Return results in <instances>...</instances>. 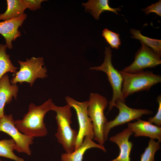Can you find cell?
Segmentation results:
<instances>
[{"mask_svg": "<svg viewBox=\"0 0 161 161\" xmlns=\"http://www.w3.org/2000/svg\"><path fill=\"white\" fill-rule=\"evenodd\" d=\"M54 104L50 99L39 106L30 103L28 111L23 118L15 121V127L21 133L30 137L34 138L47 135L48 131L44 118L47 112L52 110Z\"/></svg>", "mask_w": 161, "mask_h": 161, "instance_id": "6da1fadb", "label": "cell"}, {"mask_svg": "<svg viewBox=\"0 0 161 161\" xmlns=\"http://www.w3.org/2000/svg\"><path fill=\"white\" fill-rule=\"evenodd\" d=\"M71 106L69 104L63 106L54 104L52 110L56 113L55 119L58 128L55 134L58 142L61 144L66 153L74 151L78 132L71 127L72 112Z\"/></svg>", "mask_w": 161, "mask_h": 161, "instance_id": "7a4b0ae2", "label": "cell"}, {"mask_svg": "<svg viewBox=\"0 0 161 161\" xmlns=\"http://www.w3.org/2000/svg\"><path fill=\"white\" fill-rule=\"evenodd\" d=\"M119 71L123 78L122 93L125 99L135 92L148 91L153 86L161 81L160 75L149 70L134 73Z\"/></svg>", "mask_w": 161, "mask_h": 161, "instance_id": "3957f363", "label": "cell"}, {"mask_svg": "<svg viewBox=\"0 0 161 161\" xmlns=\"http://www.w3.org/2000/svg\"><path fill=\"white\" fill-rule=\"evenodd\" d=\"M88 101L87 112L92 123L94 139L99 144L103 145L105 142L104 128L108 121L104 111L107 106L108 100L105 97L98 93H91Z\"/></svg>", "mask_w": 161, "mask_h": 161, "instance_id": "277c9868", "label": "cell"}, {"mask_svg": "<svg viewBox=\"0 0 161 161\" xmlns=\"http://www.w3.org/2000/svg\"><path fill=\"white\" fill-rule=\"evenodd\" d=\"M18 62L20 65L19 70L13 75L14 77L10 80L12 84L26 82L32 86L36 79H43L48 76L46 68L42 67L44 63L42 57H32L27 58L25 61L18 60Z\"/></svg>", "mask_w": 161, "mask_h": 161, "instance_id": "5b68a950", "label": "cell"}, {"mask_svg": "<svg viewBox=\"0 0 161 161\" xmlns=\"http://www.w3.org/2000/svg\"><path fill=\"white\" fill-rule=\"evenodd\" d=\"M103 62L100 66L90 68V69L102 71L107 75L108 80L113 90L112 99L108 103V109L111 110L116 106V101L120 99L125 101L122 93L123 78L119 71L115 69L112 62V50L109 47H106Z\"/></svg>", "mask_w": 161, "mask_h": 161, "instance_id": "8992f818", "label": "cell"}, {"mask_svg": "<svg viewBox=\"0 0 161 161\" xmlns=\"http://www.w3.org/2000/svg\"><path fill=\"white\" fill-rule=\"evenodd\" d=\"M65 100L75 110L79 125V129L76 142L75 150L78 148L82 144L84 138L88 136L92 139L94 137L93 126L92 120L87 112L88 101L79 102L68 96Z\"/></svg>", "mask_w": 161, "mask_h": 161, "instance_id": "52a82bcc", "label": "cell"}, {"mask_svg": "<svg viewBox=\"0 0 161 161\" xmlns=\"http://www.w3.org/2000/svg\"><path fill=\"white\" fill-rule=\"evenodd\" d=\"M15 121L12 114H4L0 119V132L7 134L12 138L15 143V150L30 156L32 151L30 146L33 143L34 137L21 133L15 127Z\"/></svg>", "mask_w": 161, "mask_h": 161, "instance_id": "ba28073f", "label": "cell"}, {"mask_svg": "<svg viewBox=\"0 0 161 161\" xmlns=\"http://www.w3.org/2000/svg\"><path fill=\"white\" fill-rule=\"evenodd\" d=\"M115 103L119 113L114 119L108 121L104 127L103 136L105 141L107 140L109 132L112 128L139 119L143 115L151 114L153 113L147 109L131 108L126 105L125 101L119 99L116 101Z\"/></svg>", "mask_w": 161, "mask_h": 161, "instance_id": "9c48e42d", "label": "cell"}, {"mask_svg": "<svg viewBox=\"0 0 161 161\" xmlns=\"http://www.w3.org/2000/svg\"><path fill=\"white\" fill-rule=\"evenodd\" d=\"M141 44L142 46L136 52L134 61L123 69L122 71L136 73L143 71L145 68L154 67L161 64L160 57L151 48Z\"/></svg>", "mask_w": 161, "mask_h": 161, "instance_id": "30bf717a", "label": "cell"}, {"mask_svg": "<svg viewBox=\"0 0 161 161\" xmlns=\"http://www.w3.org/2000/svg\"><path fill=\"white\" fill-rule=\"evenodd\" d=\"M27 17V14L24 13L18 17L0 22V34L5 38L6 44L9 49L13 48L12 41L21 36L18 28Z\"/></svg>", "mask_w": 161, "mask_h": 161, "instance_id": "8fae6325", "label": "cell"}, {"mask_svg": "<svg viewBox=\"0 0 161 161\" xmlns=\"http://www.w3.org/2000/svg\"><path fill=\"white\" fill-rule=\"evenodd\" d=\"M133 134V132L128 127L110 137V141L116 143L118 146L120 153L116 158L109 161H131L130 154L133 144L129 140V138Z\"/></svg>", "mask_w": 161, "mask_h": 161, "instance_id": "7c38bea8", "label": "cell"}, {"mask_svg": "<svg viewBox=\"0 0 161 161\" xmlns=\"http://www.w3.org/2000/svg\"><path fill=\"white\" fill-rule=\"evenodd\" d=\"M129 128L134 133V136L148 137L161 142V127L154 125L148 121L138 119L133 123H129Z\"/></svg>", "mask_w": 161, "mask_h": 161, "instance_id": "4fadbf2b", "label": "cell"}, {"mask_svg": "<svg viewBox=\"0 0 161 161\" xmlns=\"http://www.w3.org/2000/svg\"><path fill=\"white\" fill-rule=\"evenodd\" d=\"M18 90L16 84H11L7 74H5L0 79V119L4 114L5 105L10 103L13 97L16 99Z\"/></svg>", "mask_w": 161, "mask_h": 161, "instance_id": "5bb4252c", "label": "cell"}, {"mask_svg": "<svg viewBox=\"0 0 161 161\" xmlns=\"http://www.w3.org/2000/svg\"><path fill=\"white\" fill-rule=\"evenodd\" d=\"M97 148L104 152L106 151L103 145L97 144L88 136L85 137L82 145L71 153H63L61 155L62 161H82L85 152L88 149Z\"/></svg>", "mask_w": 161, "mask_h": 161, "instance_id": "9a60e30c", "label": "cell"}, {"mask_svg": "<svg viewBox=\"0 0 161 161\" xmlns=\"http://www.w3.org/2000/svg\"><path fill=\"white\" fill-rule=\"evenodd\" d=\"M86 11H88L97 20L99 19L100 14L104 11H109L118 14L117 11H120V7L116 8L111 7L109 4L108 0H89L86 3H83Z\"/></svg>", "mask_w": 161, "mask_h": 161, "instance_id": "2e32d148", "label": "cell"}, {"mask_svg": "<svg viewBox=\"0 0 161 161\" xmlns=\"http://www.w3.org/2000/svg\"><path fill=\"white\" fill-rule=\"evenodd\" d=\"M7 7L3 13L0 14V20L7 21L18 17L27 9L24 0H7Z\"/></svg>", "mask_w": 161, "mask_h": 161, "instance_id": "e0dca14e", "label": "cell"}, {"mask_svg": "<svg viewBox=\"0 0 161 161\" xmlns=\"http://www.w3.org/2000/svg\"><path fill=\"white\" fill-rule=\"evenodd\" d=\"M7 48L6 44H0V79L7 72L15 74L18 68L13 65L10 55L7 54Z\"/></svg>", "mask_w": 161, "mask_h": 161, "instance_id": "ac0fdd59", "label": "cell"}, {"mask_svg": "<svg viewBox=\"0 0 161 161\" xmlns=\"http://www.w3.org/2000/svg\"><path fill=\"white\" fill-rule=\"evenodd\" d=\"M133 35L131 38L139 40L143 43L151 48L159 57L161 55V40L151 38L143 35L140 31L134 28L130 30Z\"/></svg>", "mask_w": 161, "mask_h": 161, "instance_id": "d6986e66", "label": "cell"}, {"mask_svg": "<svg viewBox=\"0 0 161 161\" xmlns=\"http://www.w3.org/2000/svg\"><path fill=\"white\" fill-rule=\"evenodd\" d=\"M15 147V143L12 139L0 140V157L15 161H25L23 159L18 157L14 153Z\"/></svg>", "mask_w": 161, "mask_h": 161, "instance_id": "ffe728a7", "label": "cell"}, {"mask_svg": "<svg viewBox=\"0 0 161 161\" xmlns=\"http://www.w3.org/2000/svg\"><path fill=\"white\" fill-rule=\"evenodd\" d=\"M160 143L151 139L144 152L141 154L140 161H155V154L160 149Z\"/></svg>", "mask_w": 161, "mask_h": 161, "instance_id": "44dd1931", "label": "cell"}, {"mask_svg": "<svg viewBox=\"0 0 161 161\" xmlns=\"http://www.w3.org/2000/svg\"><path fill=\"white\" fill-rule=\"evenodd\" d=\"M102 36L112 48L117 49L121 44L120 35L105 28L102 32Z\"/></svg>", "mask_w": 161, "mask_h": 161, "instance_id": "7402d4cb", "label": "cell"}, {"mask_svg": "<svg viewBox=\"0 0 161 161\" xmlns=\"http://www.w3.org/2000/svg\"><path fill=\"white\" fill-rule=\"evenodd\" d=\"M158 103V107L156 115L153 117L148 118V120L151 123H154L156 125L160 126L161 125V95H159L157 99Z\"/></svg>", "mask_w": 161, "mask_h": 161, "instance_id": "603a6c76", "label": "cell"}, {"mask_svg": "<svg viewBox=\"0 0 161 161\" xmlns=\"http://www.w3.org/2000/svg\"><path fill=\"white\" fill-rule=\"evenodd\" d=\"M143 10L147 14L154 12L160 16H161V1L160 0L155 3L152 4L151 6L143 9Z\"/></svg>", "mask_w": 161, "mask_h": 161, "instance_id": "cb8c5ba5", "label": "cell"}, {"mask_svg": "<svg viewBox=\"0 0 161 161\" xmlns=\"http://www.w3.org/2000/svg\"><path fill=\"white\" fill-rule=\"evenodd\" d=\"M27 9L32 11H36L41 7V3L45 0H24Z\"/></svg>", "mask_w": 161, "mask_h": 161, "instance_id": "d4e9b609", "label": "cell"}, {"mask_svg": "<svg viewBox=\"0 0 161 161\" xmlns=\"http://www.w3.org/2000/svg\"><path fill=\"white\" fill-rule=\"evenodd\" d=\"M0 161H2L0 159Z\"/></svg>", "mask_w": 161, "mask_h": 161, "instance_id": "484cf974", "label": "cell"}]
</instances>
